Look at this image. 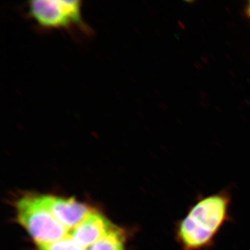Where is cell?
<instances>
[{
  "label": "cell",
  "instance_id": "cell-2",
  "mask_svg": "<svg viewBox=\"0 0 250 250\" xmlns=\"http://www.w3.org/2000/svg\"><path fill=\"white\" fill-rule=\"evenodd\" d=\"M16 207L18 223L27 230L38 246L50 244L68 236L70 231L54 218L39 195L22 197Z\"/></svg>",
  "mask_w": 250,
  "mask_h": 250
},
{
  "label": "cell",
  "instance_id": "cell-5",
  "mask_svg": "<svg viewBox=\"0 0 250 250\" xmlns=\"http://www.w3.org/2000/svg\"><path fill=\"white\" fill-rule=\"evenodd\" d=\"M114 227L103 214L93 210L69 235L79 246L86 249L106 236Z\"/></svg>",
  "mask_w": 250,
  "mask_h": 250
},
{
  "label": "cell",
  "instance_id": "cell-8",
  "mask_svg": "<svg viewBox=\"0 0 250 250\" xmlns=\"http://www.w3.org/2000/svg\"><path fill=\"white\" fill-rule=\"evenodd\" d=\"M248 14H249V16L250 17V4L249 6H248Z\"/></svg>",
  "mask_w": 250,
  "mask_h": 250
},
{
  "label": "cell",
  "instance_id": "cell-1",
  "mask_svg": "<svg viewBox=\"0 0 250 250\" xmlns=\"http://www.w3.org/2000/svg\"><path fill=\"white\" fill-rule=\"evenodd\" d=\"M231 194L228 190L200 196L176 223L174 238L182 250H208L231 220Z\"/></svg>",
  "mask_w": 250,
  "mask_h": 250
},
{
  "label": "cell",
  "instance_id": "cell-7",
  "mask_svg": "<svg viewBox=\"0 0 250 250\" xmlns=\"http://www.w3.org/2000/svg\"><path fill=\"white\" fill-rule=\"evenodd\" d=\"M39 250H85L72 239L68 235L60 241L54 242L50 244L39 246Z\"/></svg>",
  "mask_w": 250,
  "mask_h": 250
},
{
  "label": "cell",
  "instance_id": "cell-4",
  "mask_svg": "<svg viewBox=\"0 0 250 250\" xmlns=\"http://www.w3.org/2000/svg\"><path fill=\"white\" fill-rule=\"evenodd\" d=\"M39 197L54 218L70 231L78 226L93 210L88 206L72 198H62L52 195Z\"/></svg>",
  "mask_w": 250,
  "mask_h": 250
},
{
  "label": "cell",
  "instance_id": "cell-3",
  "mask_svg": "<svg viewBox=\"0 0 250 250\" xmlns=\"http://www.w3.org/2000/svg\"><path fill=\"white\" fill-rule=\"evenodd\" d=\"M82 1L36 0L28 3V16L41 29H78L88 34L90 29L82 17Z\"/></svg>",
  "mask_w": 250,
  "mask_h": 250
},
{
  "label": "cell",
  "instance_id": "cell-6",
  "mask_svg": "<svg viewBox=\"0 0 250 250\" xmlns=\"http://www.w3.org/2000/svg\"><path fill=\"white\" fill-rule=\"evenodd\" d=\"M124 233L121 229L114 228L106 236L97 242L88 250H125Z\"/></svg>",
  "mask_w": 250,
  "mask_h": 250
}]
</instances>
